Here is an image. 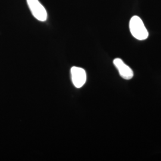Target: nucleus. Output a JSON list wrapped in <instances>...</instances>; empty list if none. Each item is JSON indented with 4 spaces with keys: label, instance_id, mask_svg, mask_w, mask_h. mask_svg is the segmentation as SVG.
I'll list each match as a JSON object with an SVG mask.
<instances>
[{
    "label": "nucleus",
    "instance_id": "f03ea898",
    "mask_svg": "<svg viewBox=\"0 0 161 161\" xmlns=\"http://www.w3.org/2000/svg\"><path fill=\"white\" fill-rule=\"evenodd\" d=\"M29 9L35 18L37 20L44 22L47 18V13L38 0H27Z\"/></svg>",
    "mask_w": 161,
    "mask_h": 161
},
{
    "label": "nucleus",
    "instance_id": "7ed1b4c3",
    "mask_svg": "<svg viewBox=\"0 0 161 161\" xmlns=\"http://www.w3.org/2000/svg\"><path fill=\"white\" fill-rule=\"evenodd\" d=\"M72 80L74 85L76 88H80L83 86L86 80V72L85 70L80 67L74 66L71 68Z\"/></svg>",
    "mask_w": 161,
    "mask_h": 161
},
{
    "label": "nucleus",
    "instance_id": "20e7f679",
    "mask_svg": "<svg viewBox=\"0 0 161 161\" xmlns=\"http://www.w3.org/2000/svg\"><path fill=\"white\" fill-rule=\"evenodd\" d=\"M114 64L119 71V75L125 80H131L134 76L132 69L125 64L121 58H116L114 60Z\"/></svg>",
    "mask_w": 161,
    "mask_h": 161
},
{
    "label": "nucleus",
    "instance_id": "f257e3e1",
    "mask_svg": "<svg viewBox=\"0 0 161 161\" xmlns=\"http://www.w3.org/2000/svg\"><path fill=\"white\" fill-rule=\"evenodd\" d=\"M130 29L132 36L138 40H146L149 36V32L144 26L142 20L137 16L131 19Z\"/></svg>",
    "mask_w": 161,
    "mask_h": 161
}]
</instances>
